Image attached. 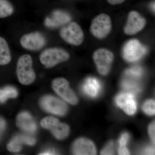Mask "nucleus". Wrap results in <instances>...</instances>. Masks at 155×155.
I'll return each instance as SVG.
<instances>
[{
    "label": "nucleus",
    "mask_w": 155,
    "mask_h": 155,
    "mask_svg": "<svg viewBox=\"0 0 155 155\" xmlns=\"http://www.w3.org/2000/svg\"><path fill=\"white\" fill-rule=\"evenodd\" d=\"M17 75L19 82L23 85H29L35 80L36 75L32 67V58L30 55H23L18 59Z\"/></svg>",
    "instance_id": "1"
},
{
    "label": "nucleus",
    "mask_w": 155,
    "mask_h": 155,
    "mask_svg": "<svg viewBox=\"0 0 155 155\" xmlns=\"http://www.w3.org/2000/svg\"><path fill=\"white\" fill-rule=\"evenodd\" d=\"M69 55L62 49L49 48L43 51L39 57L40 61L46 68L54 67L69 59Z\"/></svg>",
    "instance_id": "2"
},
{
    "label": "nucleus",
    "mask_w": 155,
    "mask_h": 155,
    "mask_svg": "<svg viewBox=\"0 0 155 155\" xmlns=\"http://www.w3.org/2000/svg\"><path fill=\"white\" fill-rule=\"evenodd\" d=\"M112 29V22L110 17L107 14H100L92 21L90 31L95 37L103 39L106 37Z\"/></svg>",
    "instance_id": "3"
},
{
    "label": "nucleus",
    "mask_w": 155,
    "mask_h": 155,
    "mask_svg": "<svg viewBox=\"0 0 155 155\" xmlns=\"http://www.w3.org/2000/svg\"><path fill=\"white\" fill-rule=\"evenodd\" d=\"M114 59L113 53L107 49H98L94 53V61L98 72L101 75H106L109 73Z\"/></svg>",
    "instance_id": "4"
},
{
    "label": "nucleus",
    "mask_w": 155,
    "mask_h": 155,
    "mask_svg": "<svg viewBox=\"0 0 155 155\" xmlns=\"http://www.w3.org/2000/svg\"><path fill=\"white\" fill-rule=\"evenodd\" d=\"M60 36L64 41L72 45L79 46L84 40V34L80 25L75 22L70 23L60 31Z\"/></svg>",
    "instance_id": "5"
},
{
    "label": "nucleus",
    "mask_w": 155,
    "mask_h": 155,
    "mask_svg": "<svg viewBox=\"0 0 155 155\" xmlns=\"http://www.w3.org/2000/svg\"><path fill=\"white\" fill-rule=\"evenodd\" d=\"M53 90L65 101L70 104L75 105L78 99L74 91L69 87V82L63 78L54 79L52 83Z\"/></svg>",
    "instance_id": "6"
},
{
    "label": "nucleus",
    "mask_w": 155,
    "mask_h": 155,
    "mask_svg": "<svg viewBox=\"0 0 155 155\" xmlns=\"http://www.w3.org/2000/svg\"><path fill=\"white\" fill-rule=\"evenodd\" d=\"M40 104L44 110L57 116H64L68 110L66 103L53 96L46 95L42 97Z\"/></svg>",
    "instance_id": "7"
},
{
    "label": "nucleus",
    "mask_w": 155,
    "mask_h": 155,
    "mask_svg": "<svg viewBox=\"0 0 155 155\" xmlns=\"http://www.w3.org/2000/svg\"><path fill=\"white\" fill-rule=\"evenodd\" d=\"M146 52L145 48L138 40H130L123 48V58L127 62H135L144 55Z\"/></svg>",
    "instance_id": "8"
},
{
    "label": "nucleus",
    "mask_w": 155,
    "mask_h": 155,
    "mask_svg": "<svg viewBox=\"0 0 155 155\" xmlns=\"http://www.w3.org/2000/svg\"><path fill=\"white\" fill-rule=\"evenodd\" d=\"M20 43L25 49L35 51L42 48L46 43V40L42 34L36 31L23 35L20 39Z\"/></svg>",
    "instance_id": "9"
},
{
    "label": "nucleus",
    "mask_w": 155,
    "mask_h": 155,
    "mask_svg": "<svg viewBox=\"0 0 155 155\" xmlns=\"http://www.w3.org/2000/svg\"><path fill=\"white\" fill-rule=\"evenodd\" d=\"M146 24V20L136 11L129 13L124 32L127 35H133L142 30Z\"/></svg>",
    "instance_id": "10"
},
{
    "label": "nucleus",
    "mask_w": 155,
    "mask_h": 155,
    "mask_svg": "<svg viewBox=\"0 0 155 155\" xmlns=\"http://www.w3.org/2000/svg\"><path fill=\"white\" fill-rule=\"evenodd\" d=\"M115 103L127 115H134L137 110V104L134 95L131 92L122 93L115 98Z\"/></svg>",
    "instance_id": "11"
},
{
    "label": "nucleus",
    "mask_w": 155,
    "mask_h": 155,
    "mask_svg": "<svg viewBox=\"0 0 155 155\" xmlns=\"http://www.w3.org/2000/svg\"><path fill=\"white\" fill-rule=\"evenodd\" d=\"M75 155H96L97 150L94 143L85 138H79L75 140L72 147Z\"/></svg>",
    "instance_id": "12"
},
{
    "label": "nucleus",
    "mask_w": 155,
    "mask_h": 155,
    "mask_svg": "<svg viewBox=\"0 0 155 155\" xmlns=\"http://www.w3.org/2000/svg\"><path fill=\"white\" fill-rule=\"evenodd\" d=\"M16 123L19 128L28 133H34L37 130V126L33 117L27 112L20 113L17 116Z\"/></svg>",
    "instance_id": "13"
},
{
    "label": "nucleus",
    "mask_w": 155,
    "mask_h": 155,
    "mask_svg": "<svg viewBox=\"0 0 155 155\" xmlns=\"http://www.w3.org/2000/svg\"><path fill=\"white\" fill-rule=\"evenodd\" d=\"M101 82L94 78H87L83 83L82 87L84 93L89 97H96L101 91Z\"/></svg>",
    "instance_id": "14"
},
{
    "label": "nucleus",
    "mask_w": 155,
    "mask_h": 155,
    "mask_svg": "<svg viewBox=\"0 0 155 155\" xmlns=\"http://www.w3.org/2000/svg\"><path fill=\"white\" fill-rule=\"evenodd\" d=\"M70 19L69 15L61 11L53 12L51 17H48L45 20V24L51 28L58 27L68 22Z\"/></svg>",
    "instance_id": "15"
},
{
    "label": "nucleus",
    "mask_w": 155,
    "mask_h": 155,
    "mask_svg": "<svg viewBox=\"0 0 155 155\" xmlns=\"http://www.w3.org/2000/svg\"><path fill=\"white\" fill-rule=\"evenodd\" d=\"M11 60V51L8 42L4 38L0 36V65H7Z\"/></svg>",
    "instance_id": "16"
},
{
    "label": "nucleus",
    "mask_w": 155,
    "mask_h": 155,
    "mask_svg": "<svg viewBox=\"0 0 155 155\" xmlns=\"http://www.w3.org/2000/svg\"><path fill=\"white\" fill-rule=\"evenodd\" d=\"M69 126L67 124L61 123L59 121L50 130L56 139L61 140L67 137L69 133Z\"/></svg>",
    "instance_id": "17"
},
{
    "label": "nucleus",
    "mask_w": 155,
    "mask_h": 155,
    "mask_svg": "<svg viewBox=\"0 0 155 155\" xmlns=\"http://www.w3.org/2000/svg\"><path fill=\"white\" fill-rule=\"evenodd\" d=\"M18 91L14 87L7 86L0 89V103L5 102L8 99L15 98L18 96Z\"/></svg>",
    "instance_id": "18"
},
{
    "label": "nucleus",
    "mask_w": 155,
    "mask_h": 155,
    "mask_svg": "<svg viewBox=\"0 0 155 155\" xmlns=\"http://www.w3.org/2000/svg\"><path fill=\"white\" fill-rule=\"evenodd\" d=\"M14 12L12 4L8 0H0V18L11 16Z\"/></svg>",
    "instance_id": "19"
},
{
    "label": "nucleus",
    "mask_w": 155,
    "mask_h": 155,
    "mask_svg": "<svg viewBox=\"0 0 155 155\" xmlns=\"http://www.w3.org/2000/svg\"><path fill=\"white\" fill-rule=\"evenodd\" d=\"M122 87L130 92L136 93L140 91V87L138 82L133 79H125L122 82Z\"/></svg>",
    "instance_id": "20"
},
{
    "label": "nucleus",
    "mask_w": 155,
    "mask_h": 155,
    "mask_svg": "<svg viewBox=\"0 0 155 155\" xmlns=\"http://www.w3.org/2000/svg\"><path fill=\"white\" fill-rule=\"evenodd\" d=\"M130 136L127 132H124L122 134L119 140V148L118 153L123 154L127 152L128 149L126 147V145L129 141Z\"/></svg>",
    "instance_id": "21"
},
{
    "label": "nucleus",
    "mask_w": 155,
    "mask_h": 155,
    "mask_svg": "<svg viewBox=\"0 0 155 155\" xmlns=\"http://www.w3.org/2000/svg\"><path fill=\"white\" fill-rule=\"evenodd\" d=\"M22 145L21 142L15 136L9 142L7 147L8 150L11 152L18 153L22 149Z\"/></svg>",
    "instance_id": "22"
},
{
    "label": "nucleus",
    "mask_w": 155,
    "mask_h": 155,
    "mask_svg": "<svg viewBox=\"0 0 155 155\" xmlns=\"http://www.w3.org/2000/svg\"><path fill=\"white\" fill-rule=\"evenodd\" d=\"M59 122V120L53 116H48L42 119L41 125L43 128L50 130L56 124Z\"/></svg>",
    "instance_id": "23"
},
{
    "label": "nucleus",
    "mask_w": 155,
    "mask_h": 155,
    "mask_svg": "<svg viewBox=\"0 0 155 155\" xmlns=\"http://www.w3.org/2000/svg\"><path fill=\"white\" fill-rule=\"evenodd\" d=\"M143 110L148 116H153L155 112V103L154 100H148L145 102L142 107Z\"/></svg>",
    "instance_id": "24"
},
{
    "label": "nucleus",
    "mask_w": 155,
    "mask_h": 155,
    "mask_svg": "<svg viewBox=\"0 0 155 155\" xmlns=\"http://www.w3.org/2000/svg\"><path fill=\"white\" fill-rule=\"evenodd\" d=\"M16 137L22 144H26L32 146L34 145L36 143L35 139L30 136L20 134L16 136Z\"/></svg>",
    "instance_id": "25"
},
{
    "label": "nucleus",
    "mask_w": 155,
    "mask_h": 155,
    "mask_svg": "<svg viewBox=\"0 0 155 155\" xmlns=\"http://www.w3.org/2000/svg\"><path fill=\"white\" fill-rule=\"evenodd\" d=\"M114 153V143L113 141L108 143L101 153V155H113Z\"/></svg>",
    "instance_id": "26"
},
{
    "label": "nucleus",
    "mask_w": 155,
    "mask_h": 155,
    "mask_svg": "<svg viewBox=\"0 0 155 155\" xmlns=\"http://www.w3.org/2000/svg\"><path fill=\"white\" fill-rule=\"evenodd\" d=\"M142 70L139 67H135L128 69L126 72V75H130L135 78H138L141 75Z\"/></svg>",
    "instance_id": "27"
},
{
    "label": "nucleus",
    "mask_w": 155,
    "mask_h": 155,
    "mask_svg": "<svg viewBox=\"0 0 155 155\" xmlns=\"http://www.w3.org/2000/svg\"><path fill=\"white\" fill-rule=\"evenodd\" d=\"M155 122H153L151 123L148 129L150 137L153 143H155Z\"/></svg>",
    "instance_id": "28"
},
{
    "label": "nucleus",
    "mask_w": 155,
    "mask_h": 155,
    "mask_svg": "<svg viewBox=\"0 0 155 155\" xmlns=\"http://www.w3.org/2000/svg\"><path fill=\"white\" fill-rule=\"evenodd\" d=\"M143 153L144 154L147 155H153L154 154L155 150L153 147H147L144 150V152H143Z\"/></svg>",
    "instance_id": "29"
},
{
    "label": "nucleus",
    "mask_w": 155,
    "mask_h": 155,
    "mask_svg": "<svg viewBox=\"0 0 155 155\" xmlns=\"http://www.w3.org/2000/svg\"><path fill=\"white\" fill-rule=\"evenodd\" d=\"M6 123L5 119L0 117V134L2 133L5 129Z\"/></svg>",
    "instance_id": "30"
},
{
    "label": "nucleus",
    "mask_w": 155,
    "mask_h": 155,
    "mask_svg": "<svg viewBox=\"0 0 155 155\" xmlns=\"http://www.w3.org/2000/svg\"><path fill=\"white\" fill-rule=\"evenodd\" d=\"M109 4L112 5H117L124 2L125 0H107Z\"/></svg>",
    "instance_id": "31"
},
{
    "label": "nucleus",
    "mask_w": 155,
    "mask_h": 155,
    "mask_svg": "<svg viewBox=\"0 0 155 155\" xmlns=\"http://www.w3.org/2000/svg\"><path fill=\"white\" fill-rule=\"evenodd\" d=\"M56 154L55 153L54 150H47L41 153L39 155H55Z\"/></svg>",
    "instance_id": "32"
},
{
    "label": "nucleus",
    "mask_w": 155,
    "mask_h": 155,
    "mask_svg": "<svg viewBox=\"0 0 155 155\" xmlns=\"http://www.w3.org/2000/svg\"><path fill=\"white\" fill-rule=\"evenodd\" d=\"M152 8L153 11H155V2L153 3L152 5Z\"/></svg>",
    "instance_id": "33"
}]
</instances>
